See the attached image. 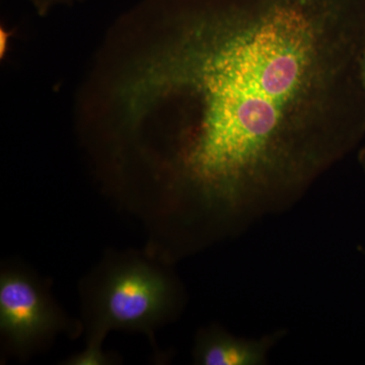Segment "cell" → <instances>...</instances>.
<instances>
[{"mask_svg":"<svg viewBox=\"0 0 365 365\" xmlns=\"http://www.w3.org/2000/svg\"><path fill=\"white\" fill-rule=\"evenodd\" d=\"M365 0H177L126 83L160 100L155 227L197 252L304 198L365 136Z\"/></svg>","mask_w":365,"mask_h":365,"instance_id":"1","label":"cell"},{"mask_svg":"<svg viewBox=\"0 0 365 365\" xmlns=\"http://www.w3.org/2000/svg\"><path fill=\"white\" fill-rule=\"evenodd\" d=\"M172 262L146 250L111 253L81 281V324L86 343L103 344L113 330L155 331L176 318L182 288Z\"/></svg>","mask_w":365,"mask_h":365,"instance_id":"2","label":"cell"},{"mask_svg":"<svg viewBox=\"0 0 365 365\" xmlns=\"http://www.w3.org/2000/svg\"><path fill=\"white\" fill-rule=\"evenodd\" d=\"M81 321L55 302L45 281L21 264L0 271V337L2 353L26 359L44 350L58 334L78 337Z\"/></svg>","mask_w":365,"mask_h":365,"instance_id":"3","label":"cell"},{"mask_svg":"<svg viewBox=\"0 0 365 365\" xmlns=\"http://www.w3.org/2000/svg\"><path fill=\"white\" fill-rule=\"evenodd\" d=\"M282 333L261 339L237 337L217 326L201 329L196 336L193 361L199 365H260Z\"/></svg>","mask_w":365,"mask_h":365,"instance_id":"4","label":"cell"},{"mask_svg":"<svg viewBox=\"0 0 365 365\" xmlns=\"http://www.w3.org/2000/svg\"><path fill=\"white\" fill-rule=\"evenodd\" d=\"M118 364V356L103 349V344L86 343L85 349L71 355L63 362L66 365H112Z\"/></svg>","mask_w":365,"mask_h":365,"instance_id":"5","label":"cell"},{"mask_svg":"<svg viewBox=\"0 0 365 365\" xmlns=\"http://www.w3.org/2000/svg\"><path fill=\"white\" fill-rule=\"evenodd\" d=\"M32 1L35 4L36 9L40 13L45 14L46 11H49L55 4H60V2L64 1V0H32Z\"/></svg>","mask_w":365,"mask_h":365,"instance_id":"6","label":"cell"},{"mask_svg":"<svg viewBox=\"0 0 365 365\" xmlns=\"http://www.w3.org/2000/svg\"><path fill=\"white\" fill-rule=\"evenodd\" d=\"M9 38V34L2 29L1 32H0V52H1V56L4 55V53L6 52Z\"/></svg>","mask_w":365,"mask_h":365,"instance_id":"7","label":"cell"},{"mask_svg":"<svg viewBox=\"0 0 365 365\" xmlns=\"http://www.w3.org/2000/svg\"><path fill=\"white\" fill-rule=\"evenodd\" d=\"M360 76H361L362 86L365 93V54L364 58H362L361 66H360Z\"/></svg>","mask_w":365,"mask_h":365,"instance_id":"8","label":"cell"},{"mask_svg":"<svg viewBox=\"0 0 365 365\" xmlns=\"http://www.w3.org/2000/svg\"><path fill=\"white\" fill-rule=\"evenodd\" d=\"M359 160L361 167L364 168L365 170V146L359 150Z\"/></svg>","mask_w":365,"mask_h":365,"instance_id":"9","label":"cell"}]
</instances>
